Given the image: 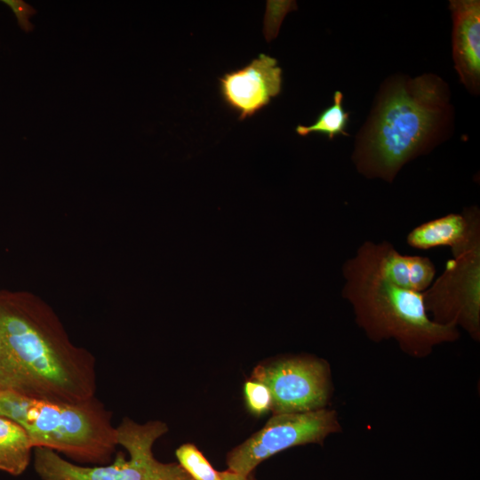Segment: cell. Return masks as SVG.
I'll use <instances>...</instances> for the list:
<instances>
[{
  "label": "cell",
  "mask_w": 480,
  "mask_h": 480,
  "mask_svg": "<svg viewBox=\"0 0 480 480\" xmlns=\"http://www.w3.org/2000/svg\"><path fill=\"white\" fill-rule=\"evenodd\" d=\"M40 321L0 308V390L77 404L95 396L96 367Z\"/></svg>",
  "instance_id": "1"
},
{
  "label": "cell",
  "mask_w": 480,
  "mask_h": 480,
  "mask_svg": "<svg viewBox=\"0 0 480 480\" xmlns=\"http://www.w3.org/2000/svg\"><path fill=\"white\" fill-rule=\"evenodd\" d=\"M448 99L445 84L434 75L390 83L358 140L354 153L357 170L392 182L406 163L431 146Z\"/></svg>",
  "instance_id": "2"
},
{
  "label": "cell",
  "mask_w": 480,
  "mask_h": 480,
  "mask_svg": "<svg viewBox=\"0 0 480 480\" xmlns=\"http://www.w3.org/2000/svg\"><path fill=\"white\" fill-rule=\"evenodd\" d=\"M342 275L341 295L370 340H393L405 355L425 358L436 347L459 339V328L432 320L423 292L399 287L380 273L371 241H364L344 262Z\"/></svg>",
  "instance_id": "3"
},
{
  "label": "cell",
  "mask_w": 480,
  "mask_h": 480,
  "mask_svg": "<svg viewBox=\"0 0 480 480\" xmlns=\"http://www.w3.org/2000/svg\"><path fill=\"white\" fill-rule=\"evenodd\" d=\"M21 427L33 448L61 452L84 462L103 463L117 444L110 412L95 396L77 404L32 399Z\"/></svg>",
  "instance_id": "4"
},
{
  "label": "cell",
  "mask_w": 480,
  "mask_h": 480,
  "mask_svg": "<svg viewBox=\"0 0 480 480\" xmlns=\"http://www.w3.org/2000/svg\"><path fill=\"white\" fill-rule=\"evenodd\" d=\"M442 276L423 292L426 309L435 322L462 327L480 340V241L452 251Z\"/></svg>",
  "instance_id": "5"
},
{
  "label": "cell",
  "mask_w": 480,
  "mask_h": 480,
  "mask_svg": "<svg viewBox=\"0 0 480 480\" xmlns=\"http://www.w3.org/2000/svg\"><path fill=\"white\" fill-rule=\"evenodd\" d=\"M340 430L336 411L327 408L273 414L260 430L228 453V470L248 476L265 460L282 451L307 444H323L327 436Z\"/></svg>",
  "instance_id": "6"
},
{
  "label": "cell",
  "mask_w": 480,
  "mask_h": 480,
  "mask_svg": "<svg viewBox=\"0 0 480 480\" xmlns=\"http://www.w3.org/2000/svg\"><path fill=\"white\" fill-rule=\"evenodd\" d=\"M155 441V436L147 430H132L121 441L130 454L128 460L119 453L111 465L95 467L79 466L51 449L36 447L34 467L43 480H158L180 466L156 460L152 452Z\"/></svg>",
  "instance_id": "7"
},
{
  "label": "cell",
  "mask_w": 480,
  "mask_h": 480,
  "mask_svg": "<svg viewBox=\"0 0 480 480\" xmlns=\"http://www.w3.org/2000/svg\"><path fill=\"white\" fill-rule=\"evenodd\" d=\"M251 379L268 388L273 414L326 408L332 391L328 363L310 356L285 357L260 364L254 369Z\"/></svg>",
  "instance_id": "8"
},
{
  "label": "cell",
  "mask_w": 480,
  "mask_h": 480,
  "mask_svg": "<svg viewBox=\"0 0 480 480\" xmlns=\"http://www.w3.org/2000/svg\"><path fill=\"white\" fill-rule=\"evenodd\" d=\"M282 82L277 60L260 53L244 67L219 77L220 94L239 120H244L268 106L281 92Z\"/></svg>",
  "instance_id": "9"
},
{
  "label": "cell",
  "mask_w": 480,
  "mask_h": 480,
  "mask_svg": "<svg viewBox=\"0 0 480 480\" xmlns=\"http://www.w3.org/2000/svg\"><path fill=\"white\" fill-rule=\"evenodd\" d=\"M452 56L461 83L474 94L480 85V2L451 0Z\"/></svg>",
  "instance_id": "10"
},
{
  "label": "cell",
  "mask_w": 480,
  "mask_h": 480,
  "mask_svg": "<svg viewBox=\"0 0 480 480\" xmlns=\"http://www.w3.org/2000/svg\"><path fill=\"white\" fill-rule=\"evenodd\" d=\"M477 240H480V217L476 206L421 223L406 236L408 245L417 250L449 246L452 252Z\"/></svg>",
  "instance_id": "11"
},
{
  "label": "cell",
  "mask_w": 480,
  "mask_h": 480,
  "mask_svg": "<svg viewBox=\"0 0 480 480\" xmlns=\"http://www.w3.org/2000/svg\"><path fill=\"white\" fill-rule=\"evenodd\" d=\"M32 448L21 426L0 417V470L13 476L22 474L29 464Z\"/></svg>",
  "instance_id": "12"
},
{
  "label": "cell",
  "mask_w": 480,
  "mask_h": 480,
  "mask_svg": "<svg viewBox=\"0 0 480 480\" xmlns=\"http://www.w3.org/2000/svg\"><path fill=\"white\" fill-rule=\"evenodd\" d=\"M176 457L182 468L195 480H245L249 476H242L228 469L217 471L193 444L180 445L176 450Z\"/></svg>",
  "instance_id": "13"
},
{
  "label": "cell",
  "mask_w": 480,
  "mask_h": 480,
  "mask_svg": "<svg viewBox=\"0 0 480 480\" xmlns=\"http://www.w3.org/2000/svg\"><path fill=\"white\" fill-rule=\"evenodd\" d=\"M349 114L343 108V94L336 91L333 95L332 104L324 109L316 121L310 125L299 124L295 131L300 136H307L311 133H319L328 136L332 140L339 134H348L345 132Z\"/></svg>",
  "instance_id": "14"
},
{
  "label": "cell",
  "mask_w": 480,
  "mask_h": 480,
  "mask_svg": "<svg viewBox=\"0 0 480 480\" xmlns=\"http://www.w3.org/2000/svg\"><path fill=\"white\" fill-rule=\"evenodd\" d=\"M410 288L418 292L427 291L434 282L436 268L431 260L425 256H408Z\"/></svg>",
  "instance_id": "15"
},
{
  "label": "cell",
  "mask_w": 480,
  "mask_h": 480,
  "mask_svg": "<svg viewBox=\"0 0 480 480\" xmlns=\"http://www.w3.org/2000/svg\"><path fill=\"white\" fill-rule=\"evenodd\" d=\"M31 400L32 398L13 390H0V417L21 426Z\"/></svg>",
  "instance_id": "16"
},
{
  "label": "cell",
  "mask_w": 480,
  "mask_h": 480,
  "mask_svg": "<svg viewBox=\"0 0 480 480\" xmlns=\"http://www.w3.org/2000/svg\"><path fill=\"white\" fill-rule=\"evenodd\" d=\"M244 393L248 410L262 415L271 410V394L262 382L251 379L244 383Z\"/></svg>",
  "instance_id": "17"
},
{
  "label": "cell",
  "mask_w": 480,
  "mask_h": 480,
  "mask_svg": "<svg viewBox=\"0 0 480 480\" xmlns=\"http://www.w3.org/2000/svg\"><path fill=\"white\" fill-rule=\"evenodd\" d=\"M1 2L12 10L23 31L30 32L33 30L34 27L29 21V18L36 13V9L22 0H2Z\"/></svg>",
  "instance_id": "18"
},
{
  "label": "cell",
  "mask_w": 480,
  "mask_h": 480,
  "mask_svg": "<svg viewBox=\"0 0 480 480\" xmlns=\"http://www.w3.org/2000/svg\"><path fill=\"white\" fill-rule=\"evenodd\" d=\"M158 480H195L193 479L183 468L182 467L174 472L173 474L167 476L164 478Z\"/></svg>",
  "instance_id": "19"
},
{
  "label": "cell",
  "mask_w": 480,
  "mask_h": 480,
  "mask_svg": "<svg viewBox=\"0 0 480 480\" xmlns=\"http://www.w3.org/2000/svg\"><path fill=\"white\" fill-rule=\"evenodd\" d=\"M245 480H255L252 474L249 475Z\"/></svg>",
  "instance_id": "20"
}]
</instances>
